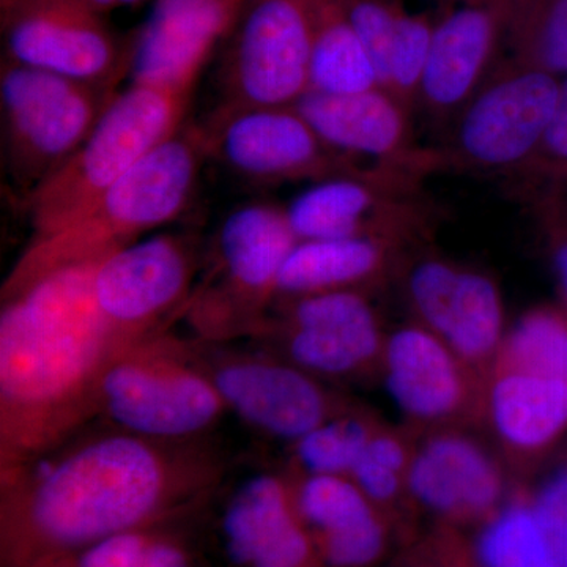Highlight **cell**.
I'll return each instance as SVG.
<instances>
[{
    "mask_svg": "<svg viewBox=\"0 0 567 567\" xmlns=\"http://www.w3.org/2000/svg\"><path fill=\"white\" fill-rule=\"evenodd\" d=\"M227 468L210 439L85 425L0 476V567H51L104 537L199 516Z\"/></svg>",
    "mask_w": 567,
    "mask_h": 567,
    "instance_id": "cell-1",
    "label": "cell"
},
{
    "mask_svg": "<svg viewBox=\"0 0 567 567\" xmlns=\"http://www.w3.org/2000/svg\"><path fill=\"white\" fill-rule=\"evenodd\" d=\"M95 265L2 286L0 476L92 424L104 369L132 344L112 333L96 311Z\"/></svg>",
    "mask_w": 567,
    "mask_h": 567,
    "instance_id": "cell-2",
    "label": "cell"
},
{
    "mask_svg": "<svg viewBox=\"0 0 567 567\" xmlns=\"http://www.w3.org/2000/svg\"><path fill=\"white\" fill-rule=\"evenodd\" d=\"M205 163L203 130L186 122L74 221L31 238L3 286L31 281L59 268L99 264L175 221L188 207Z\"/></svg>",
    "mask_w": 567,
    "mask_h": 567,
    "instance_id": "cell-3",
    "label": "cell"
},
{
    "mask_svg": "<svg viewBox=\"0 0 567 567\" xmlns=\"http://www.w3.org/2000/svg\"><path fill=\"white\" fill-rule=\"evenodd\" d=\"M194 91L130 82L61 169L25 197L32 238L91 208L153 148L185 125Z\"/></svg>",
    "mask_w": 567,
    "mask_h": 567,
    "instance_id": "cell-4",
    "label": "cell"
},
{
    "mask_svg": "<svg viewBox=\"0 0 567 567\" xmlns=\"http://www.w3.org/2000/svg\"><path fill=\"white\" fill-rule=\"evenodd\" d=\"M227 415L188 339L169 330L118 350L96 390L95 421L145 439H210Z\"/></svg>",
    "mask_w": 567,
    "mask_h": 567,
    "instance_id": "cell-5",
    "label": "cell"
},
{
    "mask_svg": "<svg viewBox=\"0 0 567 567\" xmlns=\"http://www.w3.org/2000/svg\"><path fill=\"white\" fill-rule=\"evenodd\" d=\"M297 244L279 205L257 200L227 213L213 235L207 275L183 312L194 338H251L275 303L284 265Z\"/></svg>",
    "mask_w": 567,
    "mask_h": 567,
    "instance_id": "cell-6",
    "label": "cell"
},
{
    "mask_svg": "<svg viewBox=\"0 0 567 567\" xmlns=\"http://www.w3.org/2000/svg\"><path fill=\"white\" fill-rule=\"evenodd\" d=\"M117 92L2 59L3 162L22 199L80 148Z\"/></svg>",
    "mask_w": 567,
    "mask_h": 567,
    "instance_id": "cell-7",
    "label": "cell"
},
{
    "mask_svg": "<svg viewBox=\"0 0 567 567\" xmlns=\"http://www.w3.org/2000/svg\"><path fill=\"white\" fill-rule=\"evenodd\" d=\"M188 341L229 415L267 439L290 445L350 404L323 380L254 342Z\"/></svg>",
    "mask_w": 567,
    "mask_h": 567,
    "instance_id": "cell-8",
    "label": "cell"
},
{
    "mask_svg": "<svg viewBox=\"0 0 567 567\" xmlns=\"http://www.w3.org/2000/svg\"><path fill=\"white\" fill-rule=\"evenodd\" d=\"M561 78L517 61L495 66L458 112L445 171L520 175L535 159L557 106Z\"/></svg>",
    "mask_w": 567,
    "mask_h": 567,
    "instance_id": "cell-9",
    "label": "cell"
},
{
    "mask_svg": "<svg viewBox=\"0 0 567 567\" xmlns=\"http://www.w3.org/2000/svg\"><path fill=\"white\" fill-rule=\"evenodd\" d=\"M221 48L216 107L295 106L309 92L311 3L246 0Z\"/></svg>",
    "mask_w": 567,
    "mask_h": 567,
    "instance_id": "cell-10",
    "label": "cell"
},
{
    "mask_svg": "<svg viewBox=\"0 0 567 567\" xmlns=\"http://www.w3.org/2000/svg\"><path fill=\"white\" fill-rule=\"evenodd\" d=\"M424 178L404 167L374 164L311 183L284 208L298 241L377 237L412 246L435 223Z\"/></svg>",
    "mask_w": 567,
    "mask_h": 567,
    "instance_id": "cell-11",
    "label": "cell"
},
{
    "mask_svg": "<svg viewBox=\"0 0 567 567\" xmlns=\"http://www.w3.org/2000/svg\"><path fill=\"white\" fill-rule=\"evenodd\" d=\"M249 339L327 382L379 369L386 333L368 292L338 290L276 300Z\"/></svg>",
    "mask_w": 567,
    "mask_h": 567,
    "instance_id": "cell-12",
    "label": "cell"
},
{
    "mask_svg": "<svg viewBox=\"0 0 567 567\" xmlns=\"http://www.w3.org/2000/svg\"><path fill=\"white\" fill-rule=\"evenodd\" d=\"M200 130L208 162L249 185L316 183L368 167L331 148L297 106L215 107Z\"/></svg>",
    "mask_w": 567,
    "mask_h": 567,
    "instance_id": "cell-13",
    "label": "cell"
},
{
    "mask_svg": "<svg viewBox=\"0 0 567 567\" xmlns=\"http://www.w3.org/2000/svg\"><path fill=\"white\" fill-rule=\"evenodd\" d=\"M203 514L210 567H322L284 470L224 481Z\"/></svg>",
    "mask_w": 567,
    "mask_h": 567,
    "instance_id": "cell-14",
    "label": "cell"
},
{
    "mask_svg": "<svg viewBox=\"0 0 567 567\" xmlns=\"http://www.w3.org/2000/svg\"><path fill=\"white\" fill-rule=\"evenodd\" d=\"M200 249L189 234L147 235L104 257L93 268L96 311L126 342L167 330L196 289Z\"/></svg>",
    "mask_w": 567,
    "mask_h": 567,
    "instance_id": "cell-15",
    "label": "cell"
},
{
    "mask_svg": "<svg viewBox=\"0 0 567 567\" xmlns=\"http://www.w3.org/2000/svg\"><path fill=\"white\" fill-rule=\"evenodd\" d=\"M0 22L6 61L104 87L128 78L134 33L122 37L78 0H17Z\"/></svg>",
    "mask_w": 567,
    "mask_h": 567,
    "instance_id": "cell-16",
    "label": "cell"
},
{
    "mask_svg": "<svg viewBox=\"0 0 567 567\" xmlns=\"http://www.w3.org/2000/svg\"><path fill=\"white\" fill-rule=\"evenodd\" d=\"M405 293L415 322L445 341L486 382L505 341V303L484 271L424 254L405 270Z\"/></svg>",
    "mask_w": 567,
    "mask_h": 567,
    "instance_id": "cell-17",
    "label": "cell"
},
{
    "mask_svg": "<svg viewBox=\"0 0 567 567\" xmlns=\"http://www.w3.org/2000/svg\"><path fill=\"white\" fill-rule=\"evenodd\" d=\"M379 371L413 425L434 431L483 420L486 382L415 320L386 333Z\"/></svg>",
    "mask_w": 567,
    "mask_h": 567,
    "instance_id": "cell-18",
    "label": "cell"
},
{
    "mask_svg": "<svg viewBox=\"0 0 567 567\" xmlns=\"http://www.w3.org/2000/svg\"><path fill=\"white\" fill-rule=\"evenodd\" d=\"M406 487L416 514L458 532L483 525L511 495L498 458L458 427L434 429L416 442Z\"/></svg>",
    "mask_w": 567,
    "mask_h": 567,
    "instance_id": "cell-19",
    "label": "cell"
},
{
    "mask_svg": "<svg viewBox=\"0 0 567 567\" xmlns=\"http://www.w3.org/2000/svg\"><path fill=\"white\" fill-rule=\"evenodd\" d=\"M295 106L331 148L358 162L374 159L424 177L445 171L440 148L417 145L413 111L386 89L349 95L308 92Z\"/></svg>",
    "mask_w": 567,
    "mask_h": 567,
    "instance_id": "cell-20",
    "label": "cell"
},
{
    "mask_svg": "<svg viewBox=\"0 0 567 567\" xmlns=\"http://www.w3.org/2000/svg\"><path fill=\"white\" fill-rule=\"evenodd\" d=\"M246 0H155L134 32L128 80L134 84L194 91L200 73L223 47Z\"/></svg>",
    "mask_w": 567,
    "mask_h": 567,
    "instance_id": "cell-21",
    "label": "cell"
},
{
    "mask_svg": "<svg viewBox=\"0 0 567 567\" xmlns=\"http://www.w3.org/2000/svg\"><path fill=\"white\" fill-rule=\"evenodd\" d=\"M507 28V0H464L435 22L421 84V107L435 123H453L495 70Z\"/></svg>",
    "mask_w": 567,
    "mask_h": 567,
    "instance_id": "cell-22",
    "label": "cell"
},
{
    "mask_svg": "<svg viewBox=\"0 0 567 567\" xmlns=\"http://www.w3.org/2000/svg\"><path fill=\"white\" fill-rule=\"evenodd\" d=\"M287 475L320 566L380 567L390 558L394 544L404 546L390 517L352 477Z\"/></svg>",
    "mask_w": 567,
    "mask_h": 567,
    "instance_id": "cell-23",
    "label": "cell"
},
{
    "mask_svg": "<svg viewBox=\"0 0 567 567\" xmlns=\"http://www.w3.org/2000/svg\"><path fill=\"white\" fill-rule=\"evenodd\" d=\"M507 456H537L567 431V382L494 368L484 386V416Z\"/></svg>",
    "mask_w": 567,
    "mask_h": 567,
    "instance_id": "cell-24",
    "label": "cell"
},
{
    "mask_svg": "<svg viewBox=\"0 0 567 567\" xmlns=\"http://www.w3.org/2000/svg\"><path fill=\"white\" fill-rule=\"evenodd\" d=\"M406 248L377 237L298 241L284 265L276 300L338 290L368 292L404 262Z\"/></svg>",
    "mask_w": 567,
    "mask_h": 567,
    "instance_id": "cell-25",
    "label": "cell"
},
{
    "mask_svg": "<svg viewBox=\"0 0 567 567\" xmlns=\"http://www.w3.org/2000/svg\"><path fill=\"white\" fill-rule=\"evenodd\" d=\"M312 11L309 92L349 95L380 87L374 63L339 0H309Z\"/></svg>",
    "mask_w": 567,
    "mask_h": 567,
    "instance_id": "cell-26",
    "label": "cell"
},
{
    "mask_svg": "<svg viewBox=\"0 0 567 567\" xmlns=\"http://www.w3.org/2000/svg\"><path fill=\"white\" fill-rule=\"evenodd\" d=\"M470 546L480 567H561L528 494H511Z\"/></svg>",
    "mask_w": 567,
    "mask_h": 567,
    "instance_id": "cell-27",
    "label": "cell"
},
{
    "mask_svg": "<svg viewBox=\"0 0 567 567\" xmlns=\"http://www.w3.org/2000/svg\"><path fill=\"white\" fill-rule=\"evenodd\" d=\"M415 446L409 434L380 424L350 473L361 492L390 517L404 544L417 536L412 527L416 511L406 487Z\"/></svg>",
    "mask_w": 567,
    "mask_h": 567,
    "instance_id": "cell-28",
    "label": "cell"
},
{
    "mask_svg": "<svg viewBox=\"0 0 567 567\" xmlns=\"http://www.w3.org/2000/svg\"><path fill=\"white\" fill-rule=\"evenodd\" d=\"M380 423L349 404L287 445L286 472L300 476H350Z\"/></svg>",
    "mask_w": 567,
    "mask_h": 567,
    "instance_id": "cell-29",
    "label": "cell"
},
{
    "mask_svg": "<svg viewBox=\"0 0 567 567\" xmlns=\"http://www.w3.org/2000/svg\"><path fill=\"white\" fill-rule=\"evenodd\" d=\"M514 61L557 78L567 74V0H507Z\"/></svg>",
    "mask_w": 567,
    "mask_h": 567,
    "instance_id": "cell-30",
    "label": "cell"
},
{
    "mask_svg": "<svg viewBox=\"0 0 567 567\" xmlns=\"http://www.w3.org/2000/svg\"><path fill=\"white\" fill-rule=\"evenodd\" d=\"M494 368L567 382V311L535 308L525 312L506 331Z\"/></svg>",
    "mask_w": 567,
    "mask_h": 567,
    "instance_id": "cell-31",
    "label": "cell"
},
{
    "mask_svg": "<svg viewBox=\"0 0 567 567\" xmlns=\"http://www.w3.org/2000/svg\"><path fill=\"white\" fill-rule=\"evenodd\" d=\"M434 25L427 14L405 13L402 10H399L395 20L382 87L412 111L416 110L420 102Z\"/></svg>",
    "mask_w": 567,
    "mask_h": 567,
    "instance_id": "cell-32",
    "label": "cell"
},
{
    "mask_svg": "<svg viewBox=\"0 0 567 567\" xmlns=\"http://www.w3.org/2000/svg\"><path fill=\"white\" fill-rule=\"evenodd\" d=\"M339 3L374 63L382 87L399 14L398 7L390 0H339Z\"/></svg>",
    "mask_w": 567,
    "mask_h": 567,
    "instance_id": "cell-33",
    "label": "cell"
},
{
    "mask_svg": "<svg viewBox=\"0 0 567 567\" xmlns=\"http://www.w3.org/2000/svg\"><path fill=\"white\" fill-rule=\"evenodd\" d=\"M200 516L203 514L155 525L134 567L203 566V550L197 535Z\"/></svg>",
    "mask_w": 567,
    "mask_h": 567,
    "instance_id": "cell-34",
    "label": "cell"
},
{
    "mask_svg": "<svg viewBox=\"0 0 567 567\" xmlns=\"http://www.w3.org/2000/svg\"><path fill=\"white\" fill-rule=\"evenodd\" d=\"M388 567H480L458 529L435 527L404 544Z\"/></svg>",
    "mask_w": 567,
    "mask_h": 567,
    "instance_id": "cell-35",
    "label": "cell"
},
{
    "mask_svg": "<svg viewBox=\"0 0 567 567\" xmlns=\"http://www.w3.org/2000/svg\"><path fill=\"white\" fill-rule=\"evenodd\" d=\"M520 175L544 186L567 183V74L561 78L557 106L543 145Z\"/></svg>",
    "mask_w": 567,
    "mask_h": 567,
    "instance_id": "cell-36",
    "label": "cell"
},
{
    "mask_svg": "<svg viewBox=\"0 0 567 567\" xmlns=\"http://www.w3.org/2000/svg\"><path fill=\"white\" fill-rule=\"evenodd\" d=\"M533 210L546 237L563 309L567 311V207L554 186L533 196Z\"/></svg>",
    "mask_w": 567,
    "mask_h": 567,
    "instance_id": "cell-37",
    "label": "cell"
},
{
    "mask_svg": "<svg viewBox=\"0 0 567 567\" xmlns=\"http://www.w3.org/2000/svg\"><path fill=\"white\" fill-rule=\"evenodd\" d=\"M532 498L559 565L567 567V466L547 480Z\"/></svg>",
    "mask_w": 567,
    "mask_h": 567,
    "instance_id": "cell-38",
    "label": "cell"
},
{
    "mask_svg": "<svg viewBox=\"0 0 567 567\" xmlns=\"http://www.w3.org/2000/svg\"><path fill=\"white\" fill-rule=\"evenodd\" d=\"M84 3L89 9L99 11V13L107 14L112 10L123 9V7L137 6L145 0H78Z\"/></svg>",
    "mask_w": 567,
    "mask_h": 567,
    "instance_id": "cell-39",
    "label": "cell"
},
{
    "mask_svg": "<svg viewBox=\"0 0 567 567\" xmlns=\"http://www.w3.org/2000/svg\"><path fill=\"white\" fill-rule=\"evenodd\" d=\"M547 186H554V188L557 189L559 197H561L563 203H565L566 207H567V185H547Z\"/></svg>",
    "mask_w": 567,
    "mask_h": 567,
    "instance_id": "cell-40",
    "label": "cell"
},
{
    "mask_svg": "<svg viewBox=\"0 0 567 567\" xmlns=\"http://www.w3.org/2000/svg\"><path fill=\"white\" fill-rule=\"evenodd\" d=\"M17 0H0V11L9 9Z\"/></svg>",
    "mask_w": 567,
    "mask_h": 567,
    "instance_id": "cell-41",
    "label": "cell"
}]
</instances>
